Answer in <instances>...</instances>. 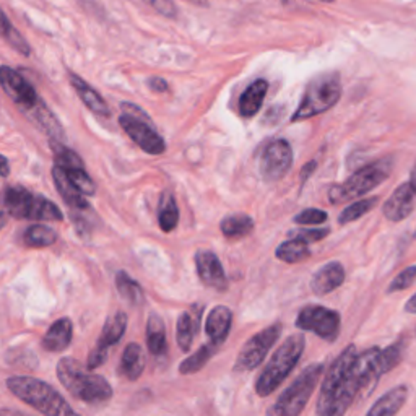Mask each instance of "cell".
Wrapping results in <instances>:
<instances>
[{
	"label": "cell",
	"mask_w": 416,
	"mask_h": 416,
	"mask_svg": "<svg viewBox=\"0 0 416 416\" xmlns=\"http://www.w3.org/2000/svg\"><path fill=\"white\" fill-rule=\"evenodd\" d=\"M147 347L150 353L156 358L166 355V327L163 319L156 312H151L147 321Z\"/></svg>",
	"instance_id": "cell-26"
},
{
	"label": "cell",
	"mask_w": 416,
	"mask_h": 416,
	"mask_svg": "<svg viewBox=\"0 0 416 416\" xmlns=\"http://www.w3.org/2000/svg\"><path fill=\"white\" fill-rule=\"evenodd\" d=\"M327 218H328V215H327V212H323V210L306 208L296 215L293 221L299 226H316V225L326 223Z\"/></svg>",
	"instance_id": "cell-40"
},
{
	"label": "cell",
	"mask_w": 416,
	"mask_h": 416,
	"mask_svg": "<svg viewBox=\"0 0 416 416\" xmlns=\"http://www.w3.org/2000/svg\"><path fill=\"white\" fill-rule=\"evenodd\" d=\"M340 96H342V82H340L338 73L319 75L307 85L306 93L291 121L298 122L322 114L337 105Z\"/></svg>",
	"instance_id": "cell-6"
},
{
	"label": "cell",
	"mask_w": 416,
	"mask_h": 416,
	"mask_svg": "<svg viewBox=\"0 0 416 416\" xmlns=\"http://www.w3.org/2000/svg\"><path fill=\"white\" fill-rule=\"evenodd\" d=\"M345 282V268L340 262H328L312 275L311 290L317 296L331 295Z\"/></svg>",
	"instance_id": "cell-16"
},
{
	"label": "cell",
	"mask_w": 416,
	"mask_h": 416,
	"mask_svg": "<svg viewBox=\"0 0 416 416\" xmlns=\"http://www.w3.org/2000/svg\"><path fill=\"white\" fill-rule=\"evenodd\" d=\"M321 2H332V0H321Z\"/></svg>",
	"instance_id": "cell-50"
},
{
	"label": "cell",
	"mask_w": 416,
	"mask_h": 416,
	"mask_svg": "<svg viewBox=\"0 0 416 416\" xmlns=\"http://www.w3.org/2000/svg\"><path fill=\"white\" fill-rule=\"evenodd\" d=\"M403 351H405L403 342H396V343L388 345L387 348L381 350L379 363H381V369H382L384 374L391 372L393 367L400 364V361L403 359Z\"/></svg>",
	"instance_id": "cell-37"
},
{
	"label": "cell",
	"mask_w": 416,
	"mask_h": 416,
	"mask_svg": "<svg viewBox=\"0 0 416 416\" xmlns=\"http://www.w3.org/2000/svg\"><path fill=\"white\" fill-rule=\"evenodd\" d=\"M116 286L122 299H126L131 306H142L145 301V295L142 286H140L131 275L126 272H117Z\"/></svg>",
	"instance_id": "cell-30"
},
{
	"label": "cell",
	"mask_w": 416,
	"mask_h": 416,
	"mask_svg": "<svg viewBox=\"0 0 416 416\" xmlns=\"http://www.w3.org/2000/svg\"><path fill=\"white\" fill-rule=\"evenodd\" d=\"M408 397L407 386H397L372 405L366 416H396L403 407Z\"/></svg>",
	"instance_id": "cell-21"
},
{
	"label": "cell",
	"mask_w": 416,
	"mask_h": 416,
	"mask_svg": "<svg viewBox=\"0 0 416 416\" xmlns=\"http://www.w3.org/2000/svg\"><path fill=\"white\" fill-rule=\"evenodd\" d=\"M293 166V150L291 145L283 138L273 140L261 155V176L266 182H277L288 174V171Z\"/></svg>",
	"instance_id": "cell-11"
},
{
	"label": "cell",
	"mask_w": 416,
	"mask_h": 416,
	"mask_svg": "<svg viewBox=\"0 0 416 416\" xmlns=\"http://www.w3.org/2000/svg\"><path fill=\"white\" fill-rule=\"evenodd\" d=\"M331 234V230L328 228H298L291 231L290 237H296V239H301L311 244V242H319Z\"/></svg>",
	"instance_id": "cell-41"
},
{
	"label": "cell",
	"mask_w": 416,
	"mask_h": 416,
	"mask_svg": "<svg viewBox=\"0 0 416 416\" xmlns=\"http://www.w3.org/2000/svg\"><path fill=\"white\" fill-rule=\"evenodd\" d=\"M231 326H233V312L226 306H215L205 322V332H207L210 343L221 345L228 338Z\"/></svg>",
	"instance_id": "cell-17"
},
{
	"label": "cell",
	"mask_w": 416,
	"mask_h": 416,
	"mask_svg": "<svg viewBox=\"0 0 416 416\" xmlns=\"http://www.w3.org/2000/svg\"><path fill=\"white\" fill-rule=\"evenodd\" d=\"M5 225H7V213L0 212V230H2Z\"/></svg>",
	"instance_id": "cell-48"
},
{
	"label": "cell",
	"mask_w": 416,
	"mask_h": 416,
	"mask_svg": "<svg viewBox=\"0 0 416 416\" xmlns=\"http://www.w3.org/2000/svg\"><path fill=\"white\" fill-rule=\"evenodd\" d=\"M220 228L226 239H242L254 231V220L246 213L228 215L221 220Z\"/></svg>",
	"instance_id": "cell-28"
},
{
	"label": "cell",
	"mask_w": 416,
	"mask_h": 416,
	"mask_svg": "<svg viewBox=\"0 0 416 416\" xmlns=\"http://www.w3.org/2000/svg\"><path fill=\"white\" fill-rule=\"evenodd\" d=\"M23 239L30 247H47L57 241V233L46 225H33L25 231Z\"/></svg>",
	"instance_id": "cell-35"
},
{
	"label": "cell",
	"mask_w": 416,
	"mask_h": 416,
	"mask_svg": "<svg viewBox=\"0 0 416 416\" xmlns=\"http://www.w3.org/2000/svg\"><path fill=\"white\" fill-rule=\"evenodd\" d=\"M413 236H415V239H416V231H415V234H413Z\"/></svg>",
	"instance_id": "cell-51"
},
{
	"label": "cell",
	"mask_w": 416,
	"mask_h": 416,
	"mask_svg": "<svg viewBox=\"0 0 416 416\" xmlns=\"http://www.w3.org/2000/svg\"><path fill=\"white\" fill-rule=\"evenodd\" d=\"M405 312H407V314H416V293L407 301V304H405Z\"/></svg>",
	"instance_id": "cell-46"
},
{
	"label": "cell",
	"mask_w": 416,
	"mask_h": 416,
	"mask_svg": "<svg viewBox=\"0 0 416 416\" xmlns=\"http://www.w3.org/2000/svg\"><path fill=\"white\" fill-rule=\"evenodd\" d=\"M145 363H147V359H145L143 348L138 343H129L122 353L119 371L126 379L137 381L143 374Z\"/></svg>",
	"instance_id": "cell-23"
},
{
	"label": "cell",
	"mask_w": 416,
	"mask_h": 416,
	"mask_svg": "<svg viewBox=\"0 0 416 416\" xmlns=\"http://www.w3.org/2000/svg\"><path fill=\"white\" fill-rule=\"evenodd\" d=\"M51 148L54 151V158H56V165L64 167V170H77V167H85L83 161L80 156L67 148L66 145L59 140H51Z\"/></svg>",
	"instance_id": "cell-36"
},
{
	"label": "cell",
	"mask_w": 416,
	"mask_h": 416,
	"mask_svg": "<svg viewBox=\"0 0 416 416\" xmlns=\"http://www.w3.org/2000/svg\"><path fill=\"white\" fill-rule=\"evenodd\" d=\"M67 176L70 177L80 192L83 196H95L96 194V186L91 177L88 176V172L85 171V167H77V170H66Z\"/></svg>",
	"instance_id": "cell-38"
},
{
	"label": "cell",
	"mask_w": 416,
	"mask_h": 416,
	"mask_svg": "<svg viewBox=\"0 0 416 416\" xmlns=\"http://www.w3.org/2000/svg\"><path fill=\"white\" fill-rule=\"evenodd\" d=\"M142 2L150 5L151 8L167 18H174L177 13V8L172 0H142Z\"/></svg>",
	"instance_id": "cell-42"
},
{
	"label": "cell",
	"mask_w": 416,
	"mask_h": 416,
	"mask_svg": "<svg viewBox=\"0 0 416 416\" xmlns=\"http://www.w3.org/2000/svg\"><path fill=\"white\" fill-rule=\"evenodd\" d=\"M72 335H73L72 322H70V319L62 317L49 327V331L46 332L41 345L46 351L59 353V351H64L69 348L70 342H72Z\"/></svg>",
	"instance_id": "cell-19"
},
{
	"label": "cell",
	"mask_w": 416,
	"mask_h": 416,
	"mask_svg": "<svg viewBox=\"0 0 416 416\" xmlns=\"http://www.w3.org/2000/svg\"><path fill=\"white\" fill-rule=\"evenodd\" d=\"M4 207L15 218L37 221H61L62 212L51 200L30 192L21 186H10L4 191Z\"/></svg>",
	"instance_id": "cell-5"
},
{
	"label": "cell",
	"mask_w": 416,
	"mask_h": 416,
	"mask_svg": "<svg viewBox=\"0 0 416 416\" xmlns=\"http://www.w3.org/2000/svg\"><path fill=\"white\" fill-rule=\"evenodd\" d=\"M215 348H217V345L213 343H208V345H203V347H200L196 353L189 356L182 361L179 364V372L181 374H196L202 367L208 363L210 358H212L213 353H215Z\"/></svg>",
	"instance_id": "cell-34"
},
{
	"label": "cell",
	"mask_w": 416,
	"mask_h": 416,
	"mask_svg": "<svg viewBox=\"0 0 416 416\" xmlns=\"http://www.w3.org/2000/svg\"><path fill=\"white\" fill-rule=\"evenodd\" d=\"M280 335H282V323H273V326L254 335L251 340H247L239 355H237L234 371L247 372L261 366L268 351L277 343Z\"/></svg>",
	"instance_id": "cell-10"
},
{
	"label": "cell",
	"mask_w": 416,
	"mask_h": 416,
	"mask_svg": "<svg viewBox=\"0 0 416 416\" xmlns=\"http://www.w3.org/2000/svg\"><path fill=\"white\" fill-rule=\"evenodd\" d=\"M7 387L21 402H25L46 416H80L73 412L67 400L56 388L44 381L36 379V377H8Z\"/></svg>",
	"instance_id": "cell-2"
},
{
	"label": "cell",
	"mask_w": 416,
	"mask_h": 416,
	"mask_svg": "<svg viewBox=\"0 0 416 416\" xmlns=\"http://www.w3.org/2000/svg\"><path fill=\"white\" fill-rule=\"evenodd\" d=\"M57 377L75 398L85 403L101 405L109 402L112 397L111 384L102 376L90 372L88 367L73 358L59 361Z\"/></svg>",
	"instance_id": "cell-1"
},
{
	"label": "cell",
	"mask_w": 416,
	"mask_h": 416,
	"mask_svg": "<svg viewBox=\"0 0 416 416\" xmlns=\"http://www.w3.org/2000/svg\"><path fill=\"white\" fill-rule=\"evenodd\" d=\"M26 114L33 119L37 126L41 127L42 132L49 135L51 140H59V142H62V140L66 138V133L62 131L61 122L57 121L56 116L52 114L49 107L42 102V100H40V102H37L35 107H31L30 111H26Z\"/></svg>",
	"instance_id": "cell-25"
},
{
	"label": "cell",
	"mask_w": 416,
	"mask_h": 416,
	"mask_svg": "<svg viewBox=\"0 0 416 416\" xmlns=\"http://www.w3.org/2000/svg\"><path fill=\"white\" fill-rule=\"evenodd\" d=\"M322 374L323 366L321 363L307 366L268 408L267 416H299L309 402L312 392L316 391Z\"/></svg>",
	"instance_id": "cell-7"
},
{
	"label": "cell",
	"mask_w": 416,
	"mask_h": 416,
	"mask_svg": "<svg viewBox=\"0 0 416 416\" xmlns=\"http://www.w3.org/2000/svg\"><path fill=\"white\" fill-rule=\"evenodd\" d=\"M415 282H416V266H410L405 270H402V272L392 280V283L387 286V293H397V291L408 290Z\"/></svg>",
	"instance_id": "cell-39"
},
{
	"label": "cell",
	"mask_w": 416,
	"mask_h": 416,
	"mask_svg": "<svg viewBox=\"0 0 416 416\" xmlns=\"http://www.w3.org/2000/svg\"><path fill=\"white\" fill-rule=\"evenodd\" d=\"M52 179L54 184H56L59 194L64 198L70 208L78 210V212H85V210H90V205L86 202V198L82 192L78 191L77 186L70 181V177L67 176V172L64 167L61 166H54L52 167Z\"/></svg>",
	"instance_id": "cell-18"
},
{
	"label": "cell",
	"mask_w": 416,
	"mask_h": 416,
	"mask_svg": "<svg viewBox=\"0 0 416 416\" xmlns=\"http://www.w3.org/2000/svg\"><path fill=\"white\" fill-rule=\"evenodd\" d=\"M356 355H358V350L355 345H348L327 369L316 403L317 416H331L335 398H337L340 388L343 386L345 377H347V372L353 364Z\"/></svg>",
	"instance_id": "cell-8"
},
{
	"label": "cell",
	"mask_w": 416,
	"mask_h": 416,
	"mask_svg": "<svg viewBox=\"0 0 416 416\" xmlns=\"http://www.w3.org/2000/svg\"><path fill=\"white\" fill-rule=\"evenodd\" d=\"M306 338L302 333H295L285 340L275 351L272 358L263 367L256 381V392L258 397H268L282 386L286 377L291 374L296 364L299 363L304 351Z\"/></svg>",
	"instance_id": "cell-3"
},
{
	"label": "cell",
	"mask_w": 416,
	"mask_h": 416,
	"mask_svg": "<svg viewBox=\"0 0 416 416\" xmlns=\"http://www.w3.org/2000/svg\"><path fill=\"white\" fill-rule=\"evenodd\" d=\"M127 328V316L124 312H117L112 317H109L102 327L101 337L96 343V348L109 351L111 347H114L116 343L121 342Z\"/></svg>",
	"instance_id": "cell-27"
},
{
	"label": "cell",
	"mask_w": 416,
	"mask_h": 416,
	"mask_svg": "<svg viewBox=\"0 0 416 416\" xmlns=\"http://www.w3.org/2000/svg\"><path fill=\"white\" fill-rule=\"evenodd\" d=\"M275 257L285 263H290V266H293V263H301L311 257L309 244L301 239H296V237H290L288 241H283L282 244L277 247Z\"/></svg>",
	"instance_id": "cell-29"
},
{
	"label": "cell",
	"mask_w": 416,
	"mask_h": 416,
	"mask_svg": "<svg viewBox=\"0 0 416 416\" xmlns=\"http://www.w3.org/2000/svg\"><path fill=\"white\" fill-rule=\"evenodd\" d=\"M0 37L4 41H7L15 51L20 52L21 56L28 57L31 52V47L23 36H21L17 30L13 28V25L10 23V20L5 17L2 10H0Z\"/></svg>",
	"instance_id": "cell-32"
},
{
	"label": "cell",
	"mask_w": 416,
	"mask_h": 416,
	"mask_svg": "<svg viewBox=\"0 0 416 416\" xmlns=\"http://www.w3.org/2000/svg\"><path fill=\"white\" fill-rule=\"evenodd\" d=\"M416 208V187L412 182H403L393 191L387 202L382 205V213L387 220L398 223L408 218Z\"/></svg>",
	"instance_id": "cell-14"
},
{
	"label": "cell",
	"mask_w": 416,
	"mask_h": 416,
	"mask_svg": "<svg viewBox=\"0 0 416 416\" xmlns=\"http://www.w3.org/2000/svg\"><path fill=\"white\" fill-rule=\"evenodd\" d=\"M392 171V158H382L366 165L353 172L347 181L335 184L328 191V202L332 205L350 202V200L363 197L364 194L371 192L372 189L387 179Z\"/></svg>",
	"instance_id": "cell-4"
},
{
	"label": "cell",
	"mask_w": 416,
	"mask_h": 416,
	"mask_svg": "<svg viewBox=\"0 0 416 416\" xmlns=\"http://www.w3.org/2000/svg\"><path fill=\"white\" fill-rule=\"evenodd\" d=\"M410 182H412L413 186L416 187V163H415L413 170H412V174H410Z\"/></svg>",
	"instance_id": "cell-49"
},
{
	"label": "cell",
	"mask_w": 416,
	"mask_h": 416,
	"mask_svg": "<svg viewBox=\"0 0 416 416\" xmlns=\"http://www.w3.org/2000/svg\"><path fill=\"white\" fill-rule=\"evenodd\" d=\"M0 416H26V415L13 412V410H8V408H4V410H0Z\"/></svg>",
	"instance_id": "cell-47"
},
{
	"label": "cell",
	"mask_w": 416,
	"mask_h": 416,
	"mask_svg": "<svg viewBox=\"0 0 416 416\" xmlns=\"http://www.w3.org/2000/svg\"><path fill=\"white\" fill-rule=\"evenodd\" d=\"M268 91L267 80L258 78L247 86V90L239 98V112L242 117H254L261 111L262 102L266 100Z\"/></svg>",
	"instance_id": "cell-22"
},
{
	"label": "cell",
	"mask_w": 416,
	"mask_h": 416,
	"mask_svg": "<svg viewBox=\"0 0 416 416\" xmlns=\"http://www.w3.org/2000/svg\"><path fill=\"white\" fill-rule=\"evenodd\" d=\"M377 202H379V198L377 197H367V198H361V200H356V202L353 203H350L348 207L338 215V225L345 226L348 223H353V221L356 220L363 218L364 215L369 213L371 210L376 207Z\"/></svg>",
	"instance_id": "cell-33"
},
{
	"label": "cell",
	"mask_w": 416,
	"mask_h": 416,
	"mask_svg": "<svg viewBox=\"0 0 416 416\" xmlns=\"http://www.w3.org/2000/svg\"><path fill=\"white\" fill-rule=\"evenodd\" d=\"M203 307L196 306L192 311L182 312L177 319V345L182 351H189L192 347L194 337H196L198 328V317L202 316Z\"/></svg>",
	"instance_id": "cell-24"
},
{
	"label": "cell",
	"mask_w": 416,
	"mask_h": 416,
	"mask_svg": "<svg viewBox=\"0 0 416 416\" xmlns=\"http://www.w3.org/2000/svg\"><path fill=\"white\" fill-rule=\"evenodd\" d=\"M282 2H288V0H282Z\"/></svg>",
	"instance_id": "cell-52"
},
{
	"label": "cell",
	"mask_w": 416,
	"mask_h": 416,
	"mask_svg": "<svg viewBox=\"0 0 416 416\" xmlns=\"http://www.w3.org/2000/svg\"><path fill=\"white\" fill-rule=\"evenodd\" d=\"M296 327L299 331L316 333L319 338L333 343L340 335L342 319L337 311L328 309L326 306L309 304L304 306L296 317Z\"/></svg>",
	"instance_id": "cell-9"
},
{
	"label": "cell",
	"mask_w": 416,
	"mask_h": 416,
	"mask_svg": "<svg viewBox=\"0 0 416 416\" xmlns=\"http://www.w3.org/2000/svg\"><path fill=\"white\" fill-rule=\"evenodd\" d=\"M316 167H317V161H309V163H306L304 166H302V170H301V182L302 184L309 179V176H312V172L316 171Z\"/></svg>",
	"instance_id": "cell-43"
},
{
	"label": "cell",
	"mask_w": 416,
	"mask_h": 416,
	"mask_svg": "<svg viewBox=\"0 0 416 416\" xmlns=\"http://www.w3.org/2000/svg\"><path fill=\"white\" fill-rule=\"evenodd\" d=\"M8 172H10L8 161H7V158H4V156L0 155V177H7Z\"/></svg>",
	"instance_id": "cell-45"
},
{
	"label": "cell",
	"mask_w": 416,
	"mask_h": 416,
	"mask_svg": "<svg viewBox=\"0 0 416 416\" xmlns=\"http://www.w3.org/2000/svg\"><path fill=\"white\" fill-rule=\"evenodd\" d=\"M0 86L25 112L35 107L41 100L33 86L26 82L17 70L7 66L0 67Z\"/></svg>",
	"instance_id": "cell-13"
},
{
	"label": "cell",
	"mask_w": 416,
	"mask_h": 416,
	"mask_svg": "<svg viewBox=\"0 0 416 416\" xmlns=\"http://www.w3.org/2000/svg\"><path fill=\"white\" fill-rule=\"evenodd\" d=\"M70 83H72L75 91H77V95L80 96V100L83 101V105L88 107L91 112H95V114L102 116V117L111 116L109 106L106 105V101L102 100V96L95 88H91L85 80L80 78L78 75L70 73Z\"/></svg>",
	"instance_id": "cell-20"
},
{
	"label": "cell",
	"mask_w": 416,
	"mask_h": 416,
	"mask_svg": "<svg viewBox=\"0 0 416 416\" xmlns=\"http://www.w3.org/2000/svg\"><path fill=\"white\" fill-rule=\"evenodd\" d=\"M148 85L151 86V90L158 91V93H163V91L167 90V83L165 82L163 78H160V77H153V78H151L150 82H148Z\"/></svg>",
	"instance_id": "cell-44"
},
{
	"label": "cell",
	"mask_w": 416,
	"mask_h": 416,
	"mask_svg": "<svg viewBox=\"0 0 416 416\" xmlns=\"http://www.w3.org/2000/svg\"><path fill=\"white\" fill-rule=\"evenodd\" d=\"M119 124L126 131V133L131 137L135 143L142 148L145 153L150 155H161L165 153L166 143L160 137L158 132L150 126V119L135 117L131 114H124L119 117Z\"/></svg>",
	"instance_id": "cell-12"
},
{
	"label": "cell",
	"mask_w": 416,
	"mask_h": 416,
	"mask_svg": "<svg viewBox=\"0 0 416 416\" xmlns=\"http://www.w3.org/2000/svg\"><path fill=\"white\" fill-rule=\"evenodd\" d=\"M158 223L161 231H165V233H171L177 226V223H179V208H177L176 200L170 192H166L165 196L161 197L158 210Z\"/></svg>",
	"instance_id": "cell-31"
},
{
	"label": "cell",
	"mask_w": 416,
	"mask_h": 416,
	"mask_svg": "<svg viewBox=\"0 0 416 416\" xmlns=\"http://www.w3.org/2000/svg\"><path fill=\"white\" fill-rule=\"evenodd\" d=\"M196 268L197 275L205 286L208 288L225 291L228 288V280H226L223 266L215 252L202 249L196 254Z\"/></svg>",
	"instance_id": "cell-15"
}]
</instances>
